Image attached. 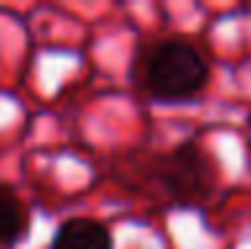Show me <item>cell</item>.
Listing matches in <instances>:
<instances>
[{"instance_id": "1", "label": "cell", "mask_w": 251, "mask_h": 249, "mask_svg": "<svg viewBox=\"0 0 251 249\" xmlns=\"http://www.w3.org/2000/svg\"><path fill=\"white\" fill-rule=\"evenodd\" d=\"M134 81L155 102H184L208 81V64L193 43L169 38L147 46L134 70Z\"/></svg>"}, {"instance_id": "2", "label": "cell", "mask_w": 251, "mask_h": 249, "mask_svg": "<svg viewBox=\"0 0 251 249\" xmlns=\"http://www.w3.org/2000/svg\"><path fill=\"white\" fill-rule=\"evenodd\" d=\"M158 180L174 204L190 206V204H201L211 195L217 174H214L211 158L195 142H184L176 150H171L169 156L160 158Z\"/></svg>"}, {"instance_id": "3", "label": "cell", "mask_w": 251, "mask_h": 249, "mask_svg": "<svg viewBox=\"0 0 251 249\" xmlns=\"http://www.w3.org/2000/svg\"><path fill=\"white\" fill-rule=\"evenodd\" d=\"M51 249H112V233L91 217H70L56 228Z\"/></svg>"}, {"instance_id": "4", "label": "cell", "mask_w": 251, "mask_h": 249, "mask_svg": "<svg viewBox=\"0 0 251 249\" xmlns=\"http://www.w3.org/2000/svg\"><path fill=\"white\" fill-rule=\"evenodd\" d=\"M29 233V212L11 185H0V249H11Z\"/></svg>"}, {"instance_id": "5", "label": "cell", "mask_w": 251, "mask_h": 249, "mask_svg": "<svg viewBox=\"0 0 251 249\" xmlns=\"http://www.w3.org/2000/svg\"><path fill=\"white\" fill-rule=\"evenodd\" d=\"M249 129H251V110H249Z\"/></svg>"}]
</instances>
